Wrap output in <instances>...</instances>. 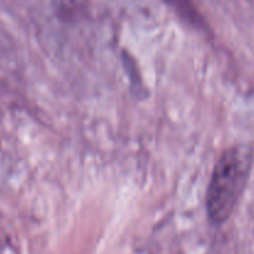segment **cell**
Returning <instances> with one entry per match:
<instances>
[{
    "label": "cell",
    "mask_w": 254,
    "mask_h": 254,
    "mask_svg": "<svg viewBox=\"0 0 254 254\" xmlns=\"http://www.w3.org/2000/svg\"><path fill=\"white\" fill-rule=\"evenodd\" d=\"M253 158L252 146L242 144L227 149L216 163L206 192V210L213 225H222L232 215L250 179Z\"/></svg>",
    "instance_id": "cell-1"
}]
</instances>
